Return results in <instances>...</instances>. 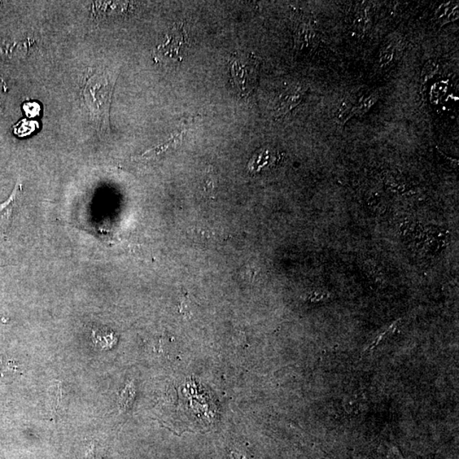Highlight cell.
I'll return each instance as SVG.
<instances>
[{
	"label": "cell",
	"mask_w": 459,
	"mask_h": 459,
	"mask_svg": "<svg viewBox=\"0 0 459 459\" xmlns=\"http://www.w3.org/2000/svg\"><path fill=\"white\" fill-rule=\"evenodd\" d=\"M116 80L115 72L104 69L91 74L83 90V98L90 120L102 134L110 132L109 113Z\"/></svg>",
	"instance_id": "obj_1"
},
{
	"label": "cell",
	"mask_w": 459,
	"mask_h": 459,
	"mask_svg": "<svg viewBox=\"0 0 459 459\" xmlns=\"http://www.w3.org/2000/svg\"><path fill=\"white\" fill-rule=\"evenodd\" d=\"M258 59L249 53H238L230 58L231 75L236 89L243 97L251 95L255 88L258 78Z\"/></svg>",
	"instance_id": "obj_2"
},
{
	"label": "cell",
	"mask_w": 459,
	"mask_h": 459,
	"mask_svg": "<svg viewBox=\"0 0 459 459\" xmlns=\"http://www.w3.org/2000/svg\"><path fill=\"white\" fill-rule=\"evenodd\" d=\"M187 46V38L183 26H176L168 35L167 41L159 48V54L164 58L181 60Z\"/></svg>",
	"instance_id": "obj_3"
},
{
	"label": "cell",
	"mask_w": 459,
	"mask_h": 459,
	"mask_svg": "<svg viewBox=\"0 0 459 459\" xmlns=\"http://www.w3.org/2000/svg\"><path fill=\"white\" fill-rule=\"evenodd\" d=\"M21 191V184H16L14 190L12 191L8 199L4 201V203L0 204V238H4L9 228L11 227L13 212H14L16 200L19 198Z\"/></svg>",
	"instance_id": "obj_4"
},
{
	"label": "cell",
	"mask_w": 459,
	"mask_h": 459,
	"mask_svg": "<svg viewBox=\"0 0 459 459\" xmlns=\"http://www.w3.org/2000/svg\"><path fill=\"white\" fill-rule=\"evenodd\" d=\"M303 92L300 88L287 90L283 95L281 102L278 108V115H285L288 111L297 106L302 99Z\"/></svg>",
	"instance_id": "obj_5"
},
{
	"label": "cell",
	"mask_w": 459,
	"mask_h": 459,
	"mask_svg": "<svg viewBox=\"0 0 459 459\" xmlns=\"http://www.w3.org/2000/svg\"><path fill=\"white\" fill-rule=\"evenodd\" d=\"M127 2H96L94 6L98 14L107 16L120 14L126 10L127 6H129Z\"/></svg>",
	"instance_id": "obj_6"
},
{
	"label": "cell",
	"mask_w": 459,
	"mask_h": 459,
	"mask_svg": "<svg viewBox=\"0 0 459 459\" xmlns=\"http://www.w3.org/2000/svg\"><path fill=\"white\" fill-rule=\"evenodd\" d=\"M37 122L23 120L15 126L14 131L17 137H24L32 134L37 128Z\"/></svg>",
	"instance_id": "obj_7"
},
{
	"label": "cell",
	"mask_w": 459,
	"mask_h": 459,
	"mask_svg": "<svg viewBox=\"0 0 459 459\" xmlns=\"http://www.w3.org/2000/svg\"><path fill=\"white\" fill-rule=\"evenodd\" d=\"M354 112L353 103L349 100L345 102L341 106L338 119L342 122H347L351 117Z\"/></svg>",
	"instance_id": "obj_8"
},
{
	"label": "cell",
	"mask_w": 459,
	"mask_h": 459,
	"mask_svg": "<svg viewBox=\"0 0 459 459\" xmlns=\"http://www.w3.org/2000/svg\"><path fill=\"white\" fill-rule=\"evenodd\" d=\"M23 111L29 117H35L38 116L41 111V105L36 102H28L23 104Z\"/></svg>",
	"instance_id": "obj_9"
},
{
	"label": "cell",
	"mask_w": 459,
	"mask_h": 459,
	"mask_svg": "<svg viewBox=\"0 0 459 459\" xmlns=\"http://www.w3.org/2000/svg\"><path fill=\"white\" fill-rule=\"evenodd\" d=\"M377 96H376L374 94L371 95L364 100L360 105V107L357 108V112H359L360 113H364L366 111L369 110V109L371 107V105H374L377 100Z\"/></svg>",
	"instance_id": "obj_10"
},
{
	"label": "cell",
	"mask_w": 459,
	"mask_h": 459,
	"mask_svg": "<svg viewBox=\"0 0 459 459\" xmlns=\"http://www.w3.org/2000/svg\"><path fill=\"white\" fill-rule=\"evenodd\" d=\"M4 95H6V85H4L1 78H0V109H1L3 105Z\"/></svg>",
	"instance_id": "obj_11"
}]
</instances>
